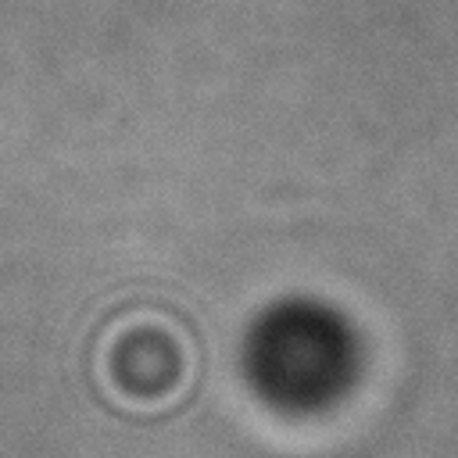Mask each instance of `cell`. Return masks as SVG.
<instances>
[{
  "label": "cell",
  "mask_w": 458,
  "mask_h": 458,
  "mask_svg": "<svg viewBox=\"0 0 458 458\" xmlns=\"http://www.w3.org/2000/svg\"><path fill=\"white\" fill-rule=\"evenodd\" d=\"M197 354L182 322L157 308L118 311L97 340V383L132 415H161L193 386Z\"/></svg>",
  "instance_id": "obj_2"
},
{
  "label": "cell",
  "mask_w": 458,
  "mask_h": 458,
  "mask_svg": "<svg viewBox=\"0 0 458 458\" xmlns=\"http://www.w3.org/2000/svg\"><path fill=\"white\" fill-rule=\"evenodd\" d=\"M247 372L261 397L283 408H318L354 376V336L311 301L276 304L247 340Z\"/></svg>",
  "instance_id": "obj_1"
}]
</instances>
